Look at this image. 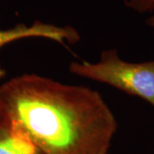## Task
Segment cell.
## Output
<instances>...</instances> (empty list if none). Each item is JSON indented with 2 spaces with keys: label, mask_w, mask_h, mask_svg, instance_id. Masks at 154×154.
Returning a JSON list of instances; mask_svg holds the SVG:
<instances>
[{
  "label": "cell",
  "mask_w": 154,
  "mask_h": 154,
  "mask_svg": "<svg viewBox=\"0 0 154 154\" xmlns=\"http://www.w3.org/2000/svg\"><path fill=\"white\" fill-rule=\"evenodd\" d=\"M0 117L41 154H108L117 122L99 92L37 74L0 86Z\"/></svg>",
  "instance_id": "cell-1"
},
{
  "label": "cell",
  "mask_w": 154,
  "mask_h": 154,
  "mask_svg": "<svg viewBox=\"0 0 154 154\" xmlns=\"http://www.w3.org/2000/svg\"><path fill=\"white\" fill-rule=\"evenodd\" d=\"M69 70L78 76L105 83L140 98L154 108V60L128 62L112 48L103 51L96 63L71 62Z\"/></svg>",
  "instance_id": "cell-2"
},
{
  "label": "cell",
  "mask_w": 154,
  "mask_h": 154,
  "mask_svg": "<svg viewBox=\"0 0 154 154\" xmlns=\"http://www.w3.org/2000/svg\"><path fill=\"white\" fill-rule=\"evenodd\" d=\"M27 38H43L53 40L63 45L76 44L80 41V33L71 26H57L41 21H35L31 25L24 23L0 30V50L6 45ZM5 69L0 63V79L5 76Z\"/></svg>",
  "instance_id": "cell-3"
},
{
  "label": "cell",
  "mask_w": 154,
  "mask_h": 154,
  "mask_svg": "<svg viewBox=\"0 0 154 154\" xmlns=\"http://www.w3.org/2000/svg\"><path fill=\"white\" fill-rule=\"evenodd\" d=\"M0 154H41L17 128L0 117Z\"/></svg>",
  "instance_id": "cell-4"
},
{
  "label": "cell",
  "mask_w": 154,
  "mask_h": 154,
  "mask_svg": "<svg viewBox=\"0 0 154 154\" xmlns=\"http://www.w3.org/2000/svg\"><path fill=\"white\" fill-rule=\"evenodd\" d=\"M128 9L139 14H153L154 0H123Z\"/></svg>",
  "instance_id": "cell-5"
},
{
  "label": "cell",
  "mask_w": 154,
  "mask_h": 154,
  "mask_svg": "<svg viewBox=\"0 0 154 154\" xmlns=\"http://www.w3.org/2000/svg\"><path fill=\"white\" fill-rule=\"evenodd\" d=\"M146 24H147V26H148L149 28H152L154 32V13L153 14H152V15L146 19Z\"/></svg>",
  "instance_id": "cell-6"
}]
</instances>
